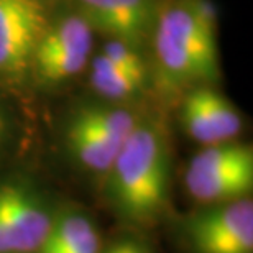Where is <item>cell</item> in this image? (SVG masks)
<instances>
[{
  "label": "cell",
  "instance_id": "cell-1",
  "mask_svg": "<svg viewBox=\"0 0 253 253\" xmlns=\"http://www.w3.org/2000/svg\"><path fill=\"white\" fill-rule=\"evenodd\" d=\"M146 49L151 79L168 95L220 78L217 18L207 0H160Z\"/></svg>",
  "mask_w": 253,
  "mask_h": 253
},
{
  "label": "cell",
  "instance_id": "cell-2",
  "mask_svg": "<svg viewBox=\"0 0 253 253\" xmlns=\"http://www.w3.org/2000/svg\"><path fill=\"white\" fill-rule=\"evenodd\" d=\"M107 174L120 214L140 224L153 222L168 202L171 181V148L163 125L143 117Z\"/></svg>",
  "mask_w": 253,
  "mask_h": 253
},
{
  "label": "cell",
  "instance_id": "cell-3",
  "mask_svg": "<svg viewBox=\"0 0 253 253\" xmlns=\"http://www.w3.org/2000/svg\"><path fill=\"white\" fill-rule=\"evenodd\" d=\"M94 28L79 12L64 3L53 8L46 27L35 44L28 81L56 87L89 68L95 43Z\"/></svg>",
  "mask_w": 253,
  "mask_h": 253
},
{
  "label": "cell",
  "instance_id": "cell-4",
  "mask_svg": "<svg viewBox=\"0 0 253 253\" xmlns=\"http://www.w3.org/2000/svg\"><path fill=\"white\" fill-rule=\"evenodd\" d=\"M143 115L128 107L87 104L76 109L66 126V145L84 168L109 173L125 140Z\"/></svg>",
  "mask_w": 253,
  "mask_h": 253
},
{
  "label": "cell",
  "instance_id": "cell-5",
  "mask_svg": "<svg viewBox=\"0 0 253 253\" xmlns=\"http://www.w3.org/2000/svg\"><path fill=\"white\" fill-rule=\"evenodd\" d=\"M186 188L207 206L250 197L253 189V148L239 140L204 146L186 169Z\"/></svg>",
  "mask_w": 253,
  "mask_h": 253
},
{
  "label": "cell",
  "instance_id": "cell-6",
  "mask_svg": "<svg viewBox=\"0 0 253 253\" xmlns=\"http://www.w3.org/2000/svg\"><path fill=\"white\" fill-rule=\"evenodd\" d=\"M51 12V0H0V85L28 83L35 44Z\"/></svg>",
  "mask_w": 253,
  "mask_h": 253
},
{
  "label": "cell",
  "instance_id": "cell-7",
  "mask_svg": "<svg viewBox=\"0 0 253 253\" xmlns=\"http://www.w3.org/2000/svg\"><path fill=\"white\" fill-rule=\"evenodd\" d=\"M188 235L196 253H253L252 199L207 207L189 220Z\"/></svg>",
  "mask_w": 253,
  "mask_h": 253
},
{
  "label": "cell",
  "instance_id": "cell-8",
  "mask_svg": "<svg viewBox=\"0 0 253 253\" xmlns=\"http://www.w3.org/2000/svg\"><path fill=\"white\" fill-rule=\"evenodd\" d=\"M181 124L192 140L209 146L239 138L244 120L235 105L214 84H202L183 94Z\"/></svg>",
  "mask_w": 253,
  "mask_h": 253
},
{
  "label": "cell",
  "instance_id": "cell-9",
  "mask_svg": "<svg viewBox=\"0 0 253 253\" xmlns=\"http://www.w3.org/2000/svg\"><path fill=\"white\" fill-rule=\"evenodd\" d=\"M97 35L146 49L160 0H64Z\"/></svg>",
  "mask_w": 253,
  "mask_h": 253
},
{
  "label": "cell",
  "instance_id": "cell-10",
  "mask_svg": "<svg viewBox=\"0 0 253 253\" xmlns=\"http://www.w3.org/2000/svg\"><path fill=\"white\" fill-rule=\"evenodd\" d=\"M0 220L13 240L15 253L40 252L51 230L53 217L23 184L0 186Z\"/></svg>",
  "mask_w": 253,
  "mask_h": 253
},
{
  "label": "cell",
  "instance_id": "cell-11",
  "mask_svg": "<svg viewBox=\"0 0 253 253\" xmlns=\"http://www.w3.org/2000/svg\"><path fill=\"white\" fill-rule=\"evenodd\" d=\"M90 87L99 97L109 102H128L143 94L148 85V76H140L117 68L94 51L89 68Z\"/></svg>",
  "mask_w": 253,
  "mask_h": 253
},
{
  "label": "cell",
  "instance_id": "cell-12",
  "mask_svg": "<svg viewBox=\"0 0 253 253\" xmlns=\"http://www.w3.org/2000/svg\"><path fill=\"white\" fill-rule=\"evenodd\" d=\"M40 253H99V235L87 217L66 214L53 220Z\"/></svg>",
  "mask_w": 253,
  "mask_h": 253
},
{
  "label": "cell",
  "instance_id": "cell-13",
  "mask_svg": "<svg viewBox=\"0 0 253 253\" xmlns=\"http://www.w3.org/2000/svg\"><path fill=\"white\" fill-rule=\"evenodd\" d=\"M0 253H15L13 240L2 220H0Z\"/></svg>",
  "mask_w": 253,
  "mask_h": 253
},
{
  "label": "cell",
  "instance_id": "cell-14",
  "mask_svg": "<svg viewBox=\"0 0 253 253\" xmlns=\"http://www.w3.org/2000/svg\"><path fill=\"white\" fill-rule=\"evenodd\" d=\"M124 253H146V250L138 244V242L125 240V250H124Z\"/></svg>",
  "mask_w": 253,
  "mask_h": 253
},
{
  "label": "cell",
  "instance_id": "cell-15",
  "mask_svg": "<svg viewBox=\"0 0 253 253\" xmlns=\"http://www.w3.org/2000/svg\"><path fill=\"white\" fill-rule=\"evenodd\" d=\"M0 130H5L7 131V117H5L2 107H0Z\"/></svg>",
  "mask_w": 253,
  "mask_h": 253
},
{
  "label": "cell",
  "instance_id": "cell-16",
  "mask_svg": "<svg viewBox=\"0 0 253 253\" xmlns=\"http://www.w3.org/2000/svg\"><path fill=\"white\" fill-rule=\"evenodd\" d=\"M3 135H5V130H0V141H2V138H3Z\"/></svg>",
  "mask_w": 253,
  "mask_h": 253
}]
</instances>
